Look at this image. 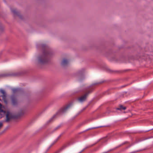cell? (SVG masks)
I'll return each instance as SVG.
<instances>
[{"mask_svg":"<svg viewBox=\"0 0 153 153\" xmlns=\"http://www.w3.org/2000/svg\"><path fill=\"white\" fill-rule=\"evenodd\" d=\"M2 126H3V124L1 123L0 122V129L2 128Z\"/></svg>","mask_w":153,"mask_h":153,"instance_id":"obj_2","label":"cell"},{"mask_svg":"<svg viewBox=\"0 0 153 153\" xmlns=\"http://www.w3.org/2000/svg\"><path fill=\"white\" fill-rule=\"evenodd\" d=\"M5 111L3 106L0 105V119L3 117V116L5 115Z\"/></svg>","mask_w":153,"mask_h":153,"instance_id":"obj_1","label":"cell"}]
</instances>
